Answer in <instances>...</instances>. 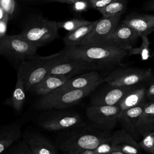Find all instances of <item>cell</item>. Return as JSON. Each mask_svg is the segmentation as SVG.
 <instances>
[{"mask_svg":"<svg viewBox=\"0 0 154 154\" xmlns=\"http://www.w3.org/2000/svg\"><path fill=\"white\" fill-rule=\"evenodd\" d=\"M110 133L85 124L64 131L55 140L56 146L66 154H78L93 150L108 138Z\"/></svg>","mask_w":154,"mask_h":154,"instance_id":"1","label":"cell"},{"mask_svg":"<svg viewBox=\"0 0 154 154\" xmlns=\"http://www.w3.org/2000/svg\"><path fill=\"white\" fill-rule=\"evenodd\" d=\"M61 52L66 57L94 62L100 69H110L120 64L128 54V51L111 44L64 48Z\"/></svg>","mask_w":154,"mask_h":154,"instance_id":"2","label":"cell"},{"mask_svg":"<svg viewBox=\"0 0 154 154\" xmlns=\"http://www.w3.org/2000/svg\"><path fill=\"white\" fill-rule=\"evenodd\" d=\"M103 82V79L83 88L58 93L51 92L42 96L35 103V107L43 111L67 108L78 103L91 94Z\"/></svg>","mask_w":154,"mask_h":154,"instance_id":"3","label":"cell"},{"mask_svg":"<svg viewBox=\"0 0 154 154\" xmlns=\"http://www.w3.org/2000/svg\"><path fill=\"white\" fill-rule=\"evenodd\" d=\"M58 30L56 21L37 16L26 23L19 35L39 48L58 37Z\"/></svg>","mask_w":154,"mask_h":154,"instance_id":"4","label":"cell"},{"mask_svg":"<svg viewBox=\"0 0 154 154\" xmlns=\"http://www.w3.org/2000/svg\"><path fill=\"white\" fill-rule=\"evenodd\" d=\"M60 54L58 52L46 57L34 55L21 62L18 70L23 78L25 91H30L34 85L48 75L53 63Z\"/></svg>","mask_w":154,"mask_h":154,"instance_id":"5","label":"cell"},{"mask_svg":"<svg viewBox=\"0 0 154 154\" xmlns=\"http://www.w3.org/2000/svg\"><path fill=\"white\" fill-rule=\"evenodd\" d=\"M40 115L38 124L48 131H65L84 123L80 114L74 111L51 109Z\"/></svg>","mask_w":154,"mask_h":154,"instance_id":"6","label":"cell"},{"mask_svg":"<svg viewBox=\"0 0 154 154\" xmlns=\"http://www.w3.org/2000/svg\"><path fill=\"white\" fill-rule=\"evenodd\" d=\"M152 77L150 68H117L105 77L103 81L114 86H134L151 81Z\"/></svg>","mask_w":154,"mask_h":154,"instance_id":"7","label":"cell"},{"mask_svg":"<svg viewBox=\"0 0 154 154\" xmlns=\"http://www.w3.org/2000/svg\"><path fill=\"white\" fill-rule=\"evenodd\" d=\"M53 63L48 75L67 76L70 78L91 71H97L100 67L94 62L64 57L61 52Z\"/></svg>","mask_w":154,"mask_h":154,"instance_id":"8","label":"cell"},{"mask_svg":"<svg viewBox=\"0 0 154 154\" xmlns=\"http://www.w3.org/2000/svg\"><path fill=\"white\" fill-rule=\"evenodd\" d=\"M37 49L19 34L0 38V55L12 60L22 62L34 55Z\"/></svg>","mask_w":154,"mask_h":154,"instance_id":"9","label":"cell"},{"mask_svg":"<svg viewBox=\"0 0 154 154\" xmlns=\"http://www.w3.org/2000/svg\"><path fill=\"white\" fill-rule=\"evenodd\" d=\"M121 109L117 105H90L86 110V116L94 128L108 131L119 122Z\"/></svg>","mask_w":154,"mask_h":154,"instance_id":"10","label":"cell"},{"mask_svg":"<svg viewBox=\"0 0 154 154\" xmlns=\"http://www.w3.org/2000/svg\"><path fill=\"white\" fill-rule=\"evenodd\" d=\"M122 15L102 17L97 20L91 31L84 37L79 46H85L107 44L119 25Z\"/></svg>","mask_w":154,"mask_h":154,"instance_id":"11","label":"cell"},{"mask_svg":"<svg viewBox=\"0 0 154 154\" xmlns=\"http://www.w3.org/2000/svg\"><path fill=\"white\" fill-rule=\"evenodd\" d=\"M113 151L124 154H141V149L135 138L125 129H119L109 136Z\"/></svg>","mask_w":154,"mask_h":154,"instance_id":"12","label":"cell"},{"mask_svg":"<svg viewBox=\"0 0 154 154\" xmlns=\"http://www.w3.org/2000/svg\"><path fill=\"white\" fill-rule=\"evenodd\" d=\"M109 87L96 94L91 99V105H117L125 94L134 86H114Z\"/></svg>","mask_w":154,"mask_h":154,"instance_id":"13","label":"cell"},{"mask_svg":"<svg viewBox=\"0 0 154 154\" xmlns=\"http://www.w3.org/2000/svg\"><path fill=\"white\" fill-rule=\"evenodd\" d=\"M123 23L137 32L143 40H147V35L154 31V14H131L122 20Z\"/></svg>","mask_w":154,"mask_h":154,"instance_id":"14","label":"cell"},{"mask_svg":"<svg viewBox=\"0 0 154 154\" xmlns=\"http://www.w3.org/2000/svg\"><path fill=\"white\" fill-rule=\"evenodd\" d=\"M23 139L33 154H58L56 146L40 133L27 132Z\"/></svg>","mask_w":154,"mask_h":154,"instance_id":"15","label":"cell"},{"mask_svg":"<svg viewBox=\"0 0 154 154\" xmlns=\"http://www.w3.org/2000/svg\"><path fill=\"white\" fill-rule=\"evenodd\" d=\"M139 37L137 32L129 26L119 23L107 44L114 45L126 51L130 49Z\"/></svg>","mask_w":154,"mask_h":154,"instance_id":"16","label":"cell"},{"mask_svg":"<svg viewBox=\"0 0 154 154\" xmlns=\"http://www.w3.org/2000/svg\"><path fill=\"white\" fill-rule=\"evenodd\" d=\"M146 102L144 101L138 106L121 111L119 114V122L123 129L132 135L134 138L139 135L137 125Z\"/></svg>","mask_w":154,"mask_h":154,"instance_id":"17","label":"cell"},{"mask_svg":"<svg viewBox=\"0 0 154 154\" xmlns=\"http://www.w3.org/2000/svg\"><path fill=\"white\" fill-rule=\"evenodd\" d=\"M103 79L97 71L88 72L69 78L63 85L52 92L58 93L83 88Z\"/></svg>","mask_w":154,"mask_h":154,"instance_id":"18","label":"cell"},{"mask_svg":"<svg viewBox=\"0 0 154 154\" xmlns=\"http://www.w3.org/2000/svg\"><path fill=\"white\" fill-rule=\"evenodd\" d=\"M70 77L61 75H47L34 85L30 91L40 96H45L63 85Z\"/></svg>","mask_w":154,"mask_h":154,"instance_id":"19","label":"cell"},{"mask_svg":"<svg viewBox=\"0 0 154 154\" xmlns=\"http://www.w3.org/2000/svg\"><path fill=\"white\" fill-rule=\"evenodd\" d=\"M21 132L22 125L17 122L6 125L0 129V154L19 140Z\"/></svg>","mask_w":154,"mask_h":154,"instance_id":"20","label":"cell"},{"mask_svg":"<svg viewBox=\"0 0 154 154\" xmlns=\"http://www.w3.org/2000/svg\"><path fill=\"white\" fill-rule=\"evenodd\" d=\"M146 88L144 85H136L129 90L118 103L121 111L139 105L145 101Z\"/></svg>","mask_w":154,"mask_h":154,"instance_id":"21","label":"cell"},{"mask_svg":"<svg viewBox=\"0 0 154 154\" xmlns=\"http://www.w3.org/2000/svg\"><path fill=\"white\" fill-rule=\"evenodd\" d=\"M154 129V100L147 102L137 125L138 132L142 137Z\"/></svg>","mask_w":154,"mask_h":154,"instance_id":"22","label":"cell"},{"mask_svg":"<svg viewBox=\"0 0 154 154\" xmlns=\"http://www.w3.org/2000/svg\"><path fill=\"white\" fill-rule=\"evenodd\" d=\"M25 90L21 73L18 70L17 81L11 96L5 101V104L20 112L25 102Z\"/></svg>","mask_w":154,"mask_h":154,"instance_id":"23","label":"cell"},{"mask_svg":"<svg viewBox=\"0 0 154 154\" xmlns=\"http://www.w3.org/2000/svg\"><path fill=\"white\" fill-rule=\"evenodd\" d=\"M97 20L92 21L89 25L82 26L79 28L70 32L63 38L66 48H72L78 46L84 37L91 31Z\"/></svg>","mask_w":154,"mask_h":154,"instance_id":"24","label":"cell"},{"mask_svg":"<svg viewBox=\"0 0 154 154\" xmlns=\"http://www.w3.org/2000/svg\"><path fill=\"white\" fill-rule=\"evenodd\" d=\"M126 0H117L97 10L102 14L103 17L122 15L126 8Z\"/></svg>","mask_w":154,"mask_h":154,"instance_id":"25","label":"cell"},{"mask_svg":"<svg viewBox=\"0 0 154 154\" xmlns=\"http://www.w3.org/2000/svg\"><path fill=\"white\" fill-rule=\"evenodd\" d=\"M91 23V22L90 21L75 18L63 22H57V25L58 28H63L69 32H70L82 26L89 25Z\"/></svg>","mask_w":154,"mask_h":154,"instance_id":"26","label":"cell"},{"mask_svg":"<svg viewBox=\"0 0 154 154\" xmlns=\"http://www.w3.org/2000/svg\"><path fill=\"white\" fill-rule=\"evenodd\" d=\"M2 154H33L23 140H18Z\"/></svg>","mask_w":154,"mask_h":154,"instance_id":"27","label":"cell"},{"mask_svg":"<svg viewBox=\"0 0 154 154\" xmlns=\"http://www.w3.org/2000/svg\"><path fill=\"white\" fill-rule=\"evenodd\" d=\"M138 144L141 149L151 154L154 150V131L143 135L142 140Z\"/></svg>","mask_w":154,"mask_h":154,"instance_id":"28","label":"cell"},{"mask_svg":"<svg viewBox=\"0 0 154 154\" xmlns=\"http://www.w3.org/2000/svg\"><path fill=\"white\" fill-rule=\"evenodd\" d=\"M0 7L7 13L9 19H11L16 12V0H0Z\"/></svg>","mask_w":154,"mask_h":154,"instance_id":"29","label":"cell"},{"mask_svg":"<svg viewBox=\"0 0 154 154\" xmlns=\"http://www.w3.org/2000/svg\"><path fill=\"white\" fill-rule=\"evenodd\" d=\"M112 152V149L109 137L102 141L95 149L93 150L94 154H111Z\"/></svg>","mask_w":154,"mask_h":154,"instance_id":"30","label":"cell"},{"mask_svg":"<svg viewBox=\"0 0 154 154\" xmlns=\"http://www.w3.org/2000/svg\"><path fill=\"white\" fill-rule=\"evenodd\" d=\"M90 7L88 0H80L72 4V9L75 13H82L86 11Z\"/></svg>","mask_w":154,"mask_h":154,"instance_id":"31","label":"cell"},{"mask_svg":"<svg viewBox=\"0 0 154 154\" xmlns=\"http://www.w3.org/2000/svg\"><path fill=\"white\" fill-rule=\"evenodd\" d=\"M90 7L93 8H95L96 10L99 8H103L107 5L108 4H110L111 2L117 1V0H88Z\"/></svg>","mask_w":154,"mask_h":154,"instance_id":"32","label":"cell"},{"mask_svg":"<svg viewBox=\"0 0 154 154\" xmlns=\"http://www.w3.org/2000/svg\"><path fill=\"white\" fill-rule=\"evenodd\" d=\"M146 98L149 101L154 100V80H151L150 83L146 88Z\"/></svg>","mask_w":154,"mask_h":154,"instance_id":"33","label":"cell"},{"mask_svg":"<svg viewBox=\"0 0 154 154\" xmlns=\"http://www.w3.org/2000/svg\"><path fill=\"white\" fill-rule=\"evenodd\" d=\"M9 20V19H6L0 20V38H2L6 35L7 24Z\"/></svg>","mask_w":154,"mask_h":154,"instance_id":"34","label":"cell"},{"mask_svg":"<svg viewBox=\"0 0 154 154\" xmlns=\"http://www.w3.org/2000/svg\"><path fill=\"white\" fill-rule=\"evenodd\" d=\"M144 8L147 11H154V0H149L144 5Z\"/></svg>","mask_w":154,"mask_h":154,"instance_id":"35","label":"cell"},{"mask_svg":"<svg viewBox=\"0 0 154 154\" xmlns=\"http://www.w3.org/2000/svg\"><path fill=\"white\" fill-rule=\"evenodd\" d=\"M80 0H48L46 2H60V3H65V4H72L75 3L76 1H78Z\"/></svg>","mask_w":154,"mask_h":154,"instance_id":"36","label":"cell"},{"mask_svg":"<svg viewBox=\"0 0 154 154\" xmlns=\"http://www.w3.org/2000/svg\"><path fill=\"white\" fill-rule=\"evenodd\" d=\"M9 19V17H8V15L7 14V13L0 7V20H4V19Z\"/></svg>","mask_w":154,"mask_h":154,"instance_id":"37","label":"cell"},{"mask_svg":"<svg viewBox=\"0 0 154 154\" xmlns=\"http://www.w3.org/2000/svg\"><path fill=\"white\" fill-rule=\"evenodd\" d=\"M78 154H94L93 153V150H85V151H84V152H82L79 153H78Z\"/></svg>","mask_w":154,"mask_h":154,"instance_id":"38","label":"cell"},{"mask_svg":"<svg viewBox=\"0 0 154 154\" xmlns=\"http://www.w3.org/2000/svg\"><path fill=\"white\" fill-rule=\"evenodd\" d=\"M111 154H124V153H121V152H117V151H113V150H112V152Z\"/></svg>","mask_w":154,"mask_h":154,"instance_id":"39","label":"cell"},{"mask_svg":"<svg viewBox=\"0 0 154 154\" xmlns=\"http://www.w3.org/2000/svg\"><path fill=\"white\" fill-rule=\"evenodd\" d=\"M25 1H47L48 0H25Z\"/></svg>","mask_w":154,"mask_h":154,"instance_id":"40","label":"cell"},{"mask_svg":"<svg viewBox=\"0 0 154 154\" xmlns=\"http://www.w3.org/2000/svg\"><path fill=\"white\" fill-rule=\"evenodd\" d=\"M151 154H154V150H153V152H152Z\"/></svg>","mask_w":154,"mask_h":154,"instance_id":"41","label":"cell"},{"mask_svg":"<svg viewBox=\"0 0 154 154\" xmlns=\"http://www.w3.org/2000/svg\"><path fill=\"white\" fill-rule=\"evenodd\" d=\"M153 131H154V129H153Z\"/></svg>","mask_w":154,"mask_h":154,"instance_id":"42","label":"cell"}]
</instances>
